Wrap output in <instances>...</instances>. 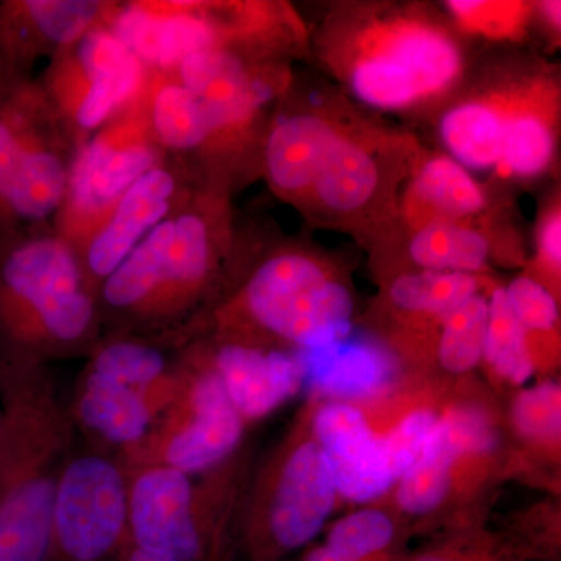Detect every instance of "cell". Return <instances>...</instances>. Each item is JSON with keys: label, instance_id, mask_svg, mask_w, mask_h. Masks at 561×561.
I'll list each match as a JSON object with an SVG mask.
<instances>
[{"label": "cell", "instance_id": "cell-1", "mask_svg": "<svg viewBox=\"0 0 561 561\" xmlns=\"http://www.w3.org/2000/svg\"><path fill=\"white\" fill-rule=\"evenodd\" d=\"M317 55L348 94L381 111L420 108L463 77L453 25L420 5H343L316 39Z\"/></svg>", "mask_w": 561, "mask_h": 561}, {"label": "cell", "instance_id": "cell-2", "mask_svg": "<svg viewBox=\"0 0 561 561\" xmlns=\"http://www.w3.org/2000/svg\"><path fill=\"white\" fill-rule=\"evenodd\" d=\"M0 561H46L73 420L41 362L0 354Z\"/></svg>", "mask_w": 561, "mask_h": 561}, {"label": "cell", "instance_id": "cell-3", "mask_svg": "<svg viewBox=\"0 0 561 561\" xmlns=\"http://www.w3.org/2000/svg\"><path fill=\"white\" fill-rule=\"evenodd\" d=\"M559 124L560 83L553 70L513 69L443 111L438 136L445 153L465 169L524 181L552 168Z\"/></svg>", "mask_w": 561, "mask_h": 561}, {"label": "cell", "instance_id": "cell-4", "mask_svg": "<svg viewBox=\"0 0 561 561\" xmlns=\"http://www.w3.org/2000/svg\"><path fill=\"white\" fill-rule=\"evenodd\" d=\"M95 323V294L66 239L0 236V354L41 362L90 342Z\"/></svg>", "mask_w": 561, "mask_h": 561}, {"label": "cell", "instance_id": "cell-5", "mask_svg": "<svg viewBox=\"0 0 561 561\" xmlns=\"http://www.w3.org/2000/svg\"><path fill=\"white\" fill-rule=\"evenodd\" d=\"M420 153L408 135L343 116L301 213L378 242L397 224L398 197Z\"/></svg>", "mask_w": 561, "mask_h": 561}, {"label": "cell", "instance_id": "cell-6", "mask_svg": "<svg viewBox=\"0 0 561 561\" xmlns=\"http://www.w3.org/2000/svg\"><path fill=\"white\" fill-rule=\"evenodd\" d=\"M236 305L251 327L305 351L346 341L356 311L343 271L305 247H286L261 261Z\"/></svg>", "mask_w": 561, "mask_h": 561}, {"label": "cell", "instance_id": "cell-7", "mask_svg": "<svg viewBox=\"0 0 561 561\" xmlns=\"http://www.w3.org/2000/svg\"><path fill=\"white\" fill-rule=\"evenodd\" d=\"M227 463L203 472L201 482L168 467L127 472L130 540L179 561H228L232 490Z\"/></svg>", "mask_w": 561, "mask_h": 561}, {"label": "cell", "instance_id": "cell-8", "mask_svg": "<svg viewBox=\"0 0 561 561\" xmlns=\"http://www.w3.org/2000/svg\"><path fill=\"white\" fill-rule=\"evenodd\" d=\"M337 486L327 454L311 431L295 435L257 486L242 530L245 561H280L323 530Z\"/></svg>", "mask_w": 561, "mask_h": 561}, {"label": "cell", "instance_id": "cell-9", "mask_svg": "<svg viewBox=\"0 0 561 561\" xmlns=\"http://www.w3.org/2000/svg\"><path fill=\"white\" fill-rule=\"evenodd\" d=\"M245 421L232 408L208 362L184 368L175 400L154 420L149 434L117 461L125 472L168 467L190 476L220 467L241 445Z\"/></svg>", "mask_w": 561, "mask_h": 561}, {"label": "cell", "instance_id": "cell-10", "mask_svg": "<svg viewBox=\"0 0 561 561\" xmlns=\"http://www.w3.org/2000/svg\"><path fill=\"white\" fill-rule=\"evenodd\" d=\"M128 538V478L119 461L103 454L69 457L46 561H113Z\"/></svg>", "mask_w": 561, "mask_h": 561}, {"label": "cell", "instance_id": "cell-11", "mask_svg": "<svg viewBox=\"0 0 561 561\" xmlns=\"http://www.w3.org/2000/svg\"><path fill=\"white\" fill-rule=\"evenodd\" d=\"M136 122L114 125L81 147L69 169L62 210L69 234H95L133 184L158 168L157 140Z\"/></svg>", "mask_w": 561, "mask_h": 561}, {"label": "cell", "instance_id": "cell-12", "mask_svg": "<svg viewBox=\"0 0 561 561\" xmlns=\"http://www.w3.org/2000/svg\"><path fill=\"white\" fill-rule=\"evenodd\" d=\"M496 445L493 420L481 408L465 404L443 409L419 459L393 486L401 515L412 519L435 515L463 471L493 456Z\"/></svg>", "mask_w": 561, "mask_h": 561}, {"label": "cell", "instance_id": "cell-13", "mask_svg": "<svg viewBox=\"0 0 561 561\" xmlns=\"http://www.w3.org/2000/svg\"><path fill=\"white\" fill-rule=\"evenodd\" d=\"M179 68L180 83L202 103L214 139L245 131L283 84V77L254 68L228 44L192 54Z\"/></svg>", "mask_w": 561, "mask_h": 561}, {"label": "cell", "instance_id": "cell-14", "mask_svg": "<svg viewBox=\"0 0 561 561\" xmlns=\"http://www.w3.org/2000/svg\"><path fill=\"white\" fill-rule=\"evenodd\" d=\"M309 431L330 460L339 497L365 504L397 485L381 437L354 402H323L313 411Z\"/></svg>", "mask_w": 561, "mask_h": 561}, {"label": "cell", "instance_id": "cell-15", "mask_svg": "<svg viewBox=\"0 0 561 561\" xmlns=\"http://www.w3.org/2000/svg\"><path fill=\"white\" fill-rule=\"evenodd\" d=\"M183 370H175L168 381L153 389H135L84 370L73 397V424L116 446L121 454L144 440L154 420L175 400L183 386Z\"/></svg>", "mask_w": 561, "mask_h": 561}, {"label": "cell", "instance_id": "cell-16", "mask_svg": "<svg viewBox=\"0 0 561 561\" xmlns=\"http://www.w3.org/2000/svg\"><path fill=\"white\" fill-rule=\"evenodd\" d=\"M205 360L245 424L276 411L302 389L308 378L305 357L238 337L228 339L214 357Z\"/></svg>", "mask_w": 561, "mask_h": 561}, {"label": "cell", "instance_id": "cell-17", "mask_svg": "<svg viewBox=\"0 0 561 561\" xmlns=\"http://www.w3.org/2000/svg\"><path fill=\"white\" fill-rule=\"evenodd\" d=\"M342 121V113L327 106H301L273 121L265 136L264 171L279 198L305 208L321 160Z\"/></svg>", "mask_w": 561, "mask_h": 561}, {"label": "cell", "instance_id": "cell-18", "mask_svg": "<svg viewBox=\"0 0 561 561\" xmlns=\"http://www.w3.org/2000/svg\"><path fill=\"white\" fill-rule=\"evenodd\" d=\"M490 194L468 169L446 153H423L398 197L397 221L408 234L489 213Z\"/></svg>", "mask_w": 561, "mask_h": 561}, {"label": "cell", "instance_id": "cell-19", "mask_svg": "<svg viewBox=\"0 0 561 561\" xmlns=\"http://www.w3.org/2000/svg\"><path fill=\"white\" fill-rule=\"evenodd\" d=\"M175 192V176L158 165L140 176L121 198L108 219L90 239L81 262L94 294L131 250L165 220Z\"/></svg>", "mask_w": 561, "mask_h": 561}, {"label": "cell", "instance_id": "cell-20", "mask_svg": "<svg viewBox=\"0 0 561 561\" xmlns=\"http://www.w3.org/2000/svg\"><path fill=\"white\" fill-rule=\"evenodd\" d=\"M76 44L77 70L83 81L72 101L73 121L80 130L94 131L138 94L144 65L105 28H91Z\"/></svg>", "mask_w": 561, "mask_h": 561}, {"label": "cell", "instance_id": "cell-21", "mask_svg": "<svg viewBox=\"0 0 561 561\" xmlns=\"http://www.w3.org/2000/svg\"><path fill=\"white\" fill-rule=\"evenodd\" d=\"M217 264L216 230L203 210L175 217L160 286L140 320H169L190 309L208 289Z\"/></svg>", "mask_w": 561, "mask_h": 561}, {"label": "cell", "instance_id": "cell-22", "mask_svg": "<svg viewBox=\"0 0 561 561\" xmlns=\"http://www.w3.org/2000/svg\"><path fill=\"white\" fill-rule=\"evenodd\" d=\"M111 32L142 65L160 68L180 66L192 54L227 44L216 22L191 9L128 7L114 20Z\"/></svg>", "mask_w": 561, "mask_h": 561}, {"label": "cell", "instance_id": "cell-23", "mask_svg": "<svg viewBox=\"0 0 561 561\" xmlns=\"http://www.w3.org/2000/svg\"><path fill=\"white\" fill-rule=\"evenodd\" d=\"M489 219L485 213L412 232L408 234V257L415 271L483 275L491 262L504 256L505 245Z\"/></svg>", "mask_w": 561, "mask_h": 561}, {"label": "cell", "instance_id": "cell-24", "mask_svg": "<svg viewBox=\"0 0 561 561\" xmlns=\"http://www.w3.org/2000/svg\"><path fill=\"white\" fill-rule=\"evenodd\" d=\"M483 289V275L408 271L387 283L386 302L405 323L438 331L448 313Z\"/></svg>", "mask_w": 561, "mask_h": 561}, {"label": "cell", "instance_id": "cell-25", "mask_svg": "<svg viewBox=\"0 0 561 561\" xmlns=\"http://www.w3.org/2000/svg\"><path fill=\"white\" fill-rule=\"evenodd\" d=\"M404 524L381 508H360L335 522L321 545L312 546L301 561H402Z\"/></svg>", "mask_w": 561, "mask_h": 561}, {"label": "cell", "instance_id": "cell-26", "mask_svg": "<svg viewBox=\"0 0 561 561\" xmlns=\"http://www.w3.org/2000/svg\"><path fill=\"white\" fill-rule=\"evenodd\" d=\"M69 169L49 147L36 142L21 162L0 213V236L14 224L46 220L60 209L68 191Z\"/></svg>", "mask_w": 561, "mask_h": 561}, {"label": "cell", "instance_id": "cell-27", "mask_svg": "<svg viewBox=\"0 0 561 561\" xmlns=\"http://www.w3.org/2000/svg\"><path fill=\"white\" fill-rule=\"evenodd\" d=\"M173 219L162 220L101 284V298L113 311L142 319L160 286Z\"/></svg>", "mask_w": 561, "mask_h": 561}, {"label": "cell", "instance_id": "cell-28", "mask_svg": "<svg viewBox=\"0 0 561 561\" xmlns=\"http://www.w3.org/2000/svg\"><path fill=\"white\" fill-rule=\"evenodd\" d=\"M345 342V341H343ZM343 342L331 346L330 359L317 367H308V378L317 390L331 400L354 402L379 397L393 379V367L381 351L368 346L346 350Z\"/></svg>", "mask_w": 561, "mask_h": 561}, {"label": "cell", "instance_id": "cell-29", "mask_svg": "<svg viewBox=\"0 0 561 561\" xmlns=\"http://www.w3.org/2000/svg\"><path fill=\"white\" fill-rule=\"evenodd\" d=\"M482 364H485L494 381L512 387L524 386L535 375L526 335L512 312L502 286L490 289L489 328Z\"/></svg>", "mask_w": 561, "mask_h": 561}, {"label": "cell", "instance_id": "cell-30", "mask_svg": "<svg viewBox=\"0 0 561 561\" xmlns=\"http://www.w3.org/2000/svg\"><path fill=\"white\" fill-rule=\"evenodd\" d=\"M0 21L38 33L47 43L70 46L91 31L103 11L91 0H25L7 3Z\"/></svg>", "mask_w": 561, "mask_h": 561}, {"label": "cell", "instance_id": "cell-31", "mask_svg": "<svg viewBox=\"0 0 561 561\" xmlns=\"http://www.w3.org/2000/svg\"><path fill=\"white\" fill-rule=\"evenodd\" d=\"M504 289L512 312L526 335L535 371L540 370L542 364L556 359V346L559 348V298L526 272Z\"/></svg>", "mask_w": 561, "mask_h": 561}, {"label": "cell", "instance_id": "cell-32", "mask_svg": "<svg viewBox=\"0 0 561 561\" xmlns=\"http://www.w3.org/2000/svg\"><path fill=\"white\" fill-rule=\"evenodd\" d=\"M151 135L168 149L190 151L214 140L202 103L180 83L158 88L150 106Z\"/></svg>", "mask_w": 561, "mask_h": 561}, {"label": "cell", "instance_id": "cell-33", "mask_svg": "<svg viewBox=\"0 0 561 561\" xmlns=\"http://www.w3.org/2000/svg\"><path fill=\"white\" fill-rule=\"evenodd\" d=\"M489 328V295H474L443 319L435 341V357L443 371L467 375L482 364Z\"/></svg>", "mask_w": 561, "mask_h": 561}, {"label": "cell", "instance_id": "cell-34", "mask_svg": "<svg viewBox=\"0 0 561 561\" xmlns=\"http://www.w3.org/2000/svg\"><path fill=\"white\" fill-rule=\"evenodd\" d=\"M453 27L489 41H522L537 20L534 2L523 0H449Z\"/></svg>", "mask_w": 561, "mask_h": 561}, {"label": "cell", "instance_id": "cell-35", "mask_svg": "<svg viewBox=\"0 0 561 561\" xmlns=\"http://www.w3.org/2000/svg\"><path fill=\"white\" fill-rule=\"evenodd\" d=\"M516 435L535 453L559 459L561 438V387L556 381L535 383L519 391L512 405Z\"/></svg>", "mask_w": 561, "mask_h": 561}, {"label": "cell", "instance_id": "cell-36", "mask_svg": "<svg viewBox=\"0 0 561 561\" xmlns=\"http://www.w3.org/2000/svg\"><path fill=\"white\" fill-rule=\"evenodd\" d=\"M87 370L144 390L161 386L175 373L169 370L168 359L160 350L128 339L98 346Z\"/></svg>", "mask_w": 561, "mask_h": 561}, {"label": "cell", "instance_id": "cell-37", "mask_svg": "<svg viewBox=\"0 0 561 561\" xmlns=\"http://www.w3.org/2000/svg\"><path fill=\"white\" fill-rule=\"evenodd\" d=\"M402 561H529L508 538L479 529L453 531L449 537L421 549Z\"/></svg>", "mask_w": 561, "mask_h": 561}, {"label": "cell", "instance_id": "cell-38", "mask_svg": "<svg viewBox=\"0 0 561 561\" xmlns=\"http://www.w3.org/2000/svg\"><path fill=\"white\" fill-rule=\"evenodd\" d=\"M442 412L434 405H419L402 413L389 430L376 431L381 437L383 453L397 483L412 467L413 461L419 459Z\"/></svg>", "mask_w": 561, "mask_h": 561}, {"label": "cell", "instance_id": "cell-39", "mask_svg": "<svg viewBox=\"0 0 561 561\" xmlns=\"http://www.w3.org/2000/svg\"><path fill=\"white\" fill-rule=\"evenodd\" d=\"M535 279L560 298L561 280V206L560 195L546 203L535 231V257L530 271Z\"/></svg>", "mask_w": 561, "mask_h": 561}, {"label": "cell", "instance_id": "cell-40", "mask_svg": "<svg viewBox=\"0 0 561 561\" xmlns=\"http://www.w3.org/2000/svg\"><path fill=\"white\" fill-rule=\"evenodd\" d=\"M535 9H537V20L542 22L546 31L551 32L553 36H559L561 27V3L559 0L537 2Z\"/></svg>", "mask_w": 561, "mask_h": 561}, {"label": "cell", "instance_id": "cell-41", "mask_svg": "<svg viewBox=\"0 0 561 561\" xmlns=\"http://www.w3.org/2000/svg\"><path fill=\"white\" fill-rule=\"evenodd\" d=\"M113 561H179L172 559V557L162 556V553L150 551V549L140 548V546L135 545L128 538L127 542L122 546L117 556L114 557Z\"/></svg>", "mask_w": 561, "mask_h": 561}, {"label": "cell", "instance_id": "cell-42", "mask_svg": "<svg viewBox=\"0 0 561 561\" xmlns=\"http://www.w3.org/2000/svg\"><path fill=\"white\" fill-rule=\"evenodd\" d=\"M0 427H2V416H0Z\"/></svg>", "mask_w": 561, "mask_h": 561}]
</instances>
